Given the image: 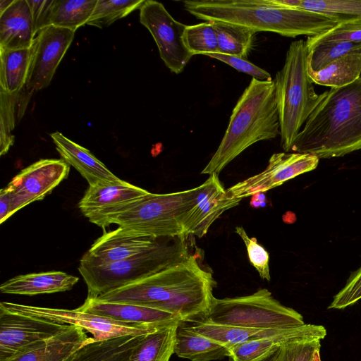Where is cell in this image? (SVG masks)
Returning a JSON list of instances; mask_svg holds the SVG:
<instances>
[{
  "mask_svg": "<svg viewBox=\"0 0 361 361\" xmlns=\"http://www.w3.org/2000/svg\"><path fill=\"white\" fill-rule=\"evenodd\" d=\"M78 310L104 318L127 323L161 324L181 321L175 315L147 307L109 302L97 298H88Z\"/></svg>",
  "mask_w": 361,
  "mask_h": 361,
  "instance_id": "obj_19",
  "label": "cell"
},
{
  "mask_svg": "<svg viewBox=\"0 0 361 361\" xmlns=\"http://www.w3.org/2000/svg\"><path fill=\"white\" fill-rule=\"evenodd\" d=\"M307 51V71L317 72L344 55L361 51V42H324L317 44Z\"/></svg>",
  "mask_w": 361,
  "mask_h": 361,
  "instance_id": "obj_33",
  "label": "cell"
},
{
  "mask_svg": "<svg viewBox=\"0 0 361 361\" xmlns=\"http://www.w3.org/2000/svg\"><path fill=\"white\" fill-rule=\"evenodd\" d=\"M200 186L194 205L181 222L183 235L188 238L190 235L203 237L215 220L240 202L228 195L216 173L209 175Z\"/></svg>",
  "mask_w": 361,
  "mask_h": 361,
  "instance_id": "obj_16",
  "label": "cell"
},
{
  "mask_svg": "<svg viewBox=\"0 0 361 361\" xmlns=\"http://www.w3.org/2000/svg\"><path fill=\"white\" fill-rule=\"evenodd\" d=\"M281 346L274 349L268 354L265 355L264 356L262 357L261 358H259L255 361H276L278 354L279 353Z\"/></svg>",
  "mask_w": 361,
  "mask_h": 361,
  "instance_id": "obj_44",
  "label": "cell"
},
{
  "mask_svg": "<svg viewBox=\"0 0 361 361\" xmlns=\"http://www.w3.org/2000/svg\"><path fill=\"white\" fill-rule=\"evenodd\" d=\"M215 284L212 273L191 254L177 264L96 298L156 309L190 322L207 314Z\"/></svg>",
  "mask_w": 361,
  "mask_h": 361,
  "instance_id": "obj_1",
  "label": "cell"
},
{
  "mask_svg": "<svg viewBox=\"0 0 361 361\" xmlns=\"http://www.w3.org/2000/svg\"><path fill=\"white\" fill-rule=\"evenodd\" d=\"M188 237H169L160 247L111 264L86 267L78 271L87 287L88 298L123 287L187 259L191 254Z\"/></svg>",
  "mask_w": 361,
  "mask_h": 361,
  "instance_id": "obj_6",
  "label": "cell"
},
{
  "mask_svg": "<svg viewBox=\"0 0 361 361\" xmlns=\"http://www.w3.org/2000/svg\"><path fill=\"white\" fill-rule=\"evenodd\" d=\"M141 336L125 335L100 341L92 338L63 361H128Z\"/></svg>",
  "mask_w": 361,
  "mask_h": 361,
  "instance_id": "obj_25",
  "label": "cell"
},
{
  "mask_svg": "<svg viewBox=\"0 0 361 361\" xmlns=\"http://www.w3.org/2000/svg\"><path fill=\"white\" fill-rule=\"evenodd\" d=\"M319 159L312 154L278 152L271 155L262 172L226 189L228 195L240 201L245 197L267 192L300 174L315 169Z\"/></svg>",
  "mask_w": 361,
  "mask_h": 361,
  "instance_id": "obj_11",
  "label": "cell"
},
{
  "mask_svg": "<svg viewBox=\"0 0 361 361\" xmlns=\"http://www.w3.org/2000/svg\"><path fill=\"white\" fill-rule=\"evenodd\" d=\"M77 276L51 271L16 276L0 286L2 293L35 295L69 290L78 283Z\"/></svg>",
  "mask_w": 361,
  "mask_h": 361,
  "instance_id": "obj_23",
  "label": "cell"
},
{
  "mask_svg": "<svg viewBox=\"0 0 361 361\" xmlns=\"http://www.w3.org/2000/svg\"><path fill=\"white\" fill-rule=\"evenodd\" d=\"M192 189L165 194L149 192L116 216L111 224L133 236L161 238L184 235L181 225L200 191Z\"/></svg>",
  "mask_w": 361,
  "mask_h": 361,
  "instance_id": "obj_7",
  "label": "cell"
},
{
  "mask_svg": "<svg viewBox=\"0 0 361 361\" xmlns=\"http://www.w3.org/2000/svg\"><path fill=\"white\" fill-rule=\"evenodd\" d=\"M61 159L73 166L83 178L89 186H96L120 181L88 149L67 138L59 132L50 135Z\"/></svg>",
  "mask_w": 361,
  "mask_h": 361,
  "instance_id": "obj_18",
  "label": "cell"
},
{
  "mask_svg": "<svg viewBox=\"0 0 361 361\" xmlns=\"http://www.w3.org/2000/svg\"><path fill=\"white\" fill-rule=\"evenodd\" d=\"M183 40L188 50L193 55L218 52L217 35L212 22L187 25Z\"/></svg>",
  "mask_w": 361,
  "mask_h": 361,
  "instance_id": "obj_36",
  "label": "cell"
},
{
  "mask_svg": "<svg viewBox=\"0 0 361 361\" xmlns=\"http://www.w3.org/2000/svg\"><path fill=\"white\" fill-rule=\"evenodd\" d=\"M187 322L198 334L228 349L242 343L276 335L288 329H255L229 326L215 324L200 318Z\"/></svg>",
  "mask_w": 361,
  "mask_h": 361,
  "instance_id": "obj_27",
  "label": "cell"
},
{
  "mask_svg": "<svg viewBox=\"0 0 361 361\" xmlns=\"http://www.w3.org/2000/svg\"><path fill=\"white\" fill-rule=\"evenodd\" d=\"M32 57V47L0 49V90L18 94L26 86Z\"/></svg>",
  "mask_w": 361,
  "mask_h": 361,
  "instance_id": "obj_28",
  "label": "cell"
},
{
  "mask_svg": "<svg viewBox=\"0 0 361 361\" xmlns=\"http://www.w3.org/2000/svg\"><path fill=\"white\" fill-rule=\"evenodd\" d=\"M23 90L18 94H8L0 90V155L8 152L14 143V136L12 135L17 118L20 119L23 115L26 106L23 102L29 99H24Z\"/></svg>",
  "mask_w": 361,
  "mask_h": 361,
  "instance_id": "obj_32",
  "label": "cell"
},
{
  "mask_svg": "<svg viewBox=\"0 0 361 361\" xmlns=\"http://www.w3.org/2000/svg\"><path fill=\"white\" fill-rule=\"evenodd\" d=\"M12 192L6 185L0 190V224L12 216Z\"/></svg>",
  "mask_w": 361,
  "mask_h": 361,
  "instance_id": "obj_43",
  "label": "cell"
},
{
  "mask_svg": "<svg viewBox=\"0 0 361 361\" xmlns=\"http://www.w3.org/2000/svg\"><path fill=\"white\" fill-rule=\"evenodd\" d=\"M212 23L217 35L218 53L246 59L257 32L240 25Z\"/></svg>",
  "mask_w": 361,
  "mask_h": 361,
  "instance_id": "obj_31",
  "label": "cell"
},
{
  "mask_svg": "<svg viewBox=\"0 0 361 361\" xmlns=\"http://www.w3.org/2000/svg\"><path fill=\"white\" fill-rule=\"evenodd\" d=\"M312 81L319 85L340 87L360 78L361 73V51L344 55L324 69L307 71Z\"/></svg>",
  "mask_w": 361,
  "mask_h": 361,
  "instance_id": "obj_29",
  "label": "cell"
},
{
  "mask_svg": "<svg viewBox=\"0 0 361 361\" xmlns=\"http://www.w3.org/2000/svg\"><path fill=\"white\" fill-rule=\"evenodd\" d=\"M201 319L215 324L255 329H286L305 324L299 312L283 305L266 288L246 296L214 297L209 312Z\"/></svg>",
  "mask_w": 361,
  "mask_h": 361,
  "instance_id": "obj_8",
  "label": "cell"
},
{
  "mask_svg": "<svg viewBox=\"0 0 361 361\" xmlns=\"http://www.w3.org/2000/svg\"><path fill=\"white\" fill-rule=\"evenodd\" d=\"M361 299V266L348 279L344 287L334 297L329 309H344Z\"/></svg>",
  "mask_w": 361,
  "mask_h": 361,
  "instance_id": "obj_40",
  "label": "cell"
},
{
  "mask_svg": "<svg viewBox=\"0 0 361 361\" xmlns=\"http://www.w3.org/2000/svg\"><path fill=\"white\" fill-rule=\"evenodd\" d=\"M145 0H97L87 25L103 28L140 9Z\"/></svg>",
  "mask_w": 361,
  "mask_h": 361,
  "instance_id": "obj_35",
  "label": "cell"
},
{
  "mask_svg": "<svg viewBox=\"0 0 361 361\" xmlns=\"http://www.w3.org/2000/svg\"><path fill=\"white\" fill-rule=\"evenodd\" d=\"M32 13L35 36L47 27V20L53 0H26Z\"/></svg>",
  "mask_w": 361,
  "mask_h": 361,
  "instance_id": "obj_42",
  "label": "cell"
},
{
  "mask_svg": "<svg viewBox=\"0 0 361 361\" xmlns=\"http://www.w3.org/2000/svg\"><path fill=\"white\" fill-rule=\"evenodd\" d=\"M307 55L305 41L292 42L283 66L273 80L280 121L281 145L285 152H290L302 126L322 98V94L314 91L307 73Z\"/></svg>",
  "mask_w": 361,
  "mask_h": 361,
  "instance_id": "obj_5",
  "label": "cell"
},
{
  "mask_svg": "<svg viewBox=\"0 0 361 361\" xmlns=\"http://www.w3.org/2000/svg\"><path fill=\"white\" fill-rule=\"evenodd\" d=\"M282 8L361 18V0H280Z\"/></svg>",
  "mask_w": 361,
  "mask_h": 361,
  "instance_id": "obj_34",
  "label": "cell"
},
{
  "mask_svg": "<svg viewBox=\"0 0 361 361\" xmlns=\"http://www.w3.org/2000/svg\"><path fill=\"white\" fill-rule=\"evenodd\" d=\"M0 307L21 314L79 326L91 333L95 341L125 335H142L170 323H127L94 315L81 311L78 308L74 310L50 308L9 302H1Z\"/></svg>",
  "mask_w": 361,
  "mask_h": 361,
  "instance_id": "obj_9",
  "label": "cell"
},
{
  "mask_svg": "<svg viewBox=\"0 0 361 361\" xmlns=\"http://www.w3.org/2000/svg\"><path fill=\"white\" fill-rule=\"evenodd\" d=\"M321 339L302 338L288 341L280 347L276 361H311L320 350Z\"/></svg>",
  "mask_w": 361,
  "mask_h": 361,
  "instance_id": "obj_38",
  "label": "cell"
},
{
  "mask_svg": "<svg viewBox=\"0 0 361 361\" xmlns=\"http://www.w3.org/2000/svg\"><path fill=\"white\" fill-rule=\"evenodd\" d=\"M329 41L361 42V18L344 19L331 29L314 37H308L306 42L309 49L318 43Z\"/></svg>",
  "mask_w": 361,
  "mask_h": 361,
  "instance_id": "obj_37",
  "label": "cell"
},
{
  "mask_svg": "<svg viewBox=\"0 0 361 361\" xmlns=\"http://www.w3.org/2000/svg\"><path fill=\"white\" fill-rule=\"evenodd\" d=\"M75 32L47 26L35 36L26 88L33 92L47 87L73 42Z\"/></svg>",
  "mask_w": 361,
  "mask_h": 361,
  "instance_id": "obj_15",
  "label": "cell"
},
{
  "mask_svg": "<svg viewBox=\"0 0 361 361\" xmlns=\"http://www.w3.org/2000/svg\"><path fill=\"white\" fill-rule=\"evenodd\" d=\"M311 361H322L320 357V350L316 352Z\"/></svg>",
  "mask_w": 361,
  "mask_h": 361,
  "instance_id": "obj_46",
  "label": "cell"
},
{
  "mask_svg": "<svg viewBox=\"0 0 361 361\" xmlns=\"http://www.w3.org/2000/svg\"><path fill=\"white\" fill-rule=\"evenodd\" d=\"M14 1V0H1L0 1V14L7 9Z\"/></svg>",
  "mask_w": 361,
  "mask_h": 361,
  "instance_id": "obj_45",
  "label": "cell"
},
{
  "mask_svg": "<svg viewBox=\"0 0 361 361\" xmlns=\"http://www.w3.org/2000/svg\"><path fill=\"white\" fill-rule=\"evenodd\" d=\"M149 193L123 180L89 186L78 203V208L91 223L104 231L116 216Z\"/></svg>",
  "mask_w": 361,
  "mask_h": 361,
  "instance_id": "obj_13",
  "label": "cell"
},
{
  "mask_svg": "<svg viewBox=\"0 0 361 361\" xmlns=\"http://www.w3.org/2000/svg\"><path fill=\"white\" fill-rule=\"evenodd\" d=\"M174 353L191 361H213L228 357L229 350L180 321L176 329Z\"/></svg>",
  "mask_w": 361,
  "mask_h": 361,
  "instance_id": "obj_24",
  "label": "cell"
},
{
  "mask_svg": "<svg viewBox=\"0 0 361 361\" xmlns=\"http://www.w3.org/2000/svg\"><path fill=\"white\" fill-rule=\"evenodd\" d=\"M205 56L224 62L239 72L251 75L252 78L260 80H272L271 75L267 71L250 62L245 58L218 52L207 54Z\"/></svg>",
  "mask_w": 361,
  "mask_h": 361,
  "instance_id": "obj_41",
  "label": "cell"
},
{
  "mask_svg": "<svg viewBox=\"0 0 361 361\" xmlns=\"http://www.w3.org/2000/svg\"><path fill=\"white\" fill-rule=\"evenodd\" d=\"M280 135L272 80L252 78L234 106L225 134L201 174L219 173L253 144Z\"/></svg>",
  "mask_w": 361,
  "mask_h": 361,
  "instance_id": "obj_4",
  "label": "cell"
},
{
  "mask_svg": "<svg viewBox=\"0 0 361 361\" xmlns=\"http://www.w3.org/2000/svg\"><path fill=\"white\" fill-rule=\"evenodd\" d=\"M360 149L361 78L322 93L320 102L298 133L290 151L329 159Z\"/></svg>",
  "mask_w": 361,
  "mask_h": 361,
  "instance_id": "obj_2",
  "label": "cell"
},
{
  "mask_svg": "<svg viewBox=\"0 0 361 361\" xmlns=\"http://www.w3.org/2000/svg\"><path fill=\"white\" fill-rule=\"evenodd\" d=\"M70 165L62 159H43L27 166L7 185L12 192V215L43 200L67 178Z\"/></svg>",
  "mask_w": 361,
  "mask_h": 361,
  "instance_id": "obj_14",
  "label": "cell"
},
{
  "mask_svg": "<svg viewBox=\"0 0 361 361\" xmlns=\"http://www.w3.org/2000/svg\"><path fill=\"white\" fill-rule=\"evenodd\" d=\"M140 22L151 33L165 66L173 73H180L192 56L184 44L186 25L177 21L164 6L147 0L140 8Z\"/></svg>",
  "mask_w": 361,
  "mask_h": 361,
  "instance_id": "obj_10",
  "label": "cell"
},
{
  "mask_svg": "<svg viewBox=\"0 0 361 361\" xmlns=\"http://www.w3.org/2000/svg\"><path fill=\"white\" fill-rule=\"evenodd\" d=\"M360 78H361V73H360Z\"/></svg>",
  "mask_w": 361,
  "mask_h": 361,
  "instance_id": "obj_47",
  "label": "cell"
},
{
  "mask_svg": "<svg viewBox=\"0 0 361 361\" xmlns=\"http://www.w3.org/2000/svg\"><path fill=\"white\" fill-rule=\"evenodd\" d=\"M183 6L200 20L237 25L256 32H271L293 38L319 35L350 18L279 7L269 0H188L183 1Z\"/></svg>",
  "mask_w": 361,
  "mask_h": 361,
  "instance_id": "obj_3",
  "label": "cell"
},
{
  "mask_svg": "<svg viewBox=\"0 0 361 361\" xmlns=\"http://www.w3.org/2000/svg\"><path fill=\"white\" fill-rule=\"evenodd\" d=\"M235 232L244 242L249 260L262 279L271 280L269 254L255 238H250L242 226H236Z\"/></svg>",
  "mask_w": 361,
  "mask_h": 361,
  "instance_id": "obj_39",
  "label": "cell"
},
{
  "mask_svg": "<svg viewBox=\"0 0 361 361\" xmlns=\"http://www.w3.org/2000/svg\"><path fill=\"white\" fill-rule=\"evenodd\" d=\"M97 0H53L47 26L63 27L75 32L87 25Z\"/></svg>",
  "mask_w": 361,
  "mask_h": 361,
  "instance_id": "obj_30",
  "label": "cell"
},
{
  "mask_svg": "<svg viewBox=\"0 0 361 361\" xmlns=\"http://www.w3.org/2000/svg\"><path fill=\"white\" fill-rule=\"evenodd\" d=\"M93 337L84 329L71 325L56 335L35 345L27 350L6 361H63L73 352Z\"/></svg>",
  "mask_w": 361,
  "mask_h": 361,
  "instance_id": "obj_22",
  "label": "cell"
},
{
  "mask_svg": "<svg viewBox=\"0 0 361 361\" xmlns=\"http://www.w3.org/2000/svg\"><path fill=\"white\" fill-rule=\"evenodd\" d=\"M176 321L162 325L141 336L128 361H169L174 353Z\"/></svg>",
  "mask_w": 361,
  "mask_h": 361,
  "instance_id": "obj_26",
  "label": "cell"
},
{
  "mask_svg": "<svg viewBox=\"0 0 361 361\" xmlns=\"http://www.w3.org/2000/svg\"><path fill=\"white\" fill-rule=\"evenodd\" d=\"M35 38L32 13L27 1L14 0L0 14V49L30 48Z\"/></svg>",
  "mask_w": 361,
  "mask_h": 361,
  "instance_id": "obj_21",
  "label": "cell"
},
{
  "mask_svg": "<svg viewBox=\"0 0 361 361\" xmlns=\"http://www.w3.org/2000/svg\"><path fill=\"white\" fill-rule=\"evenodd\" d=\"M70 326L0 307V361H6L27 350Z\"/></svg>",
  "mask_w": 361,
  "mask_h": 361,
  "instance_id": "obj_12",
  "label": "cell"
},
{
  "mask_svg": "<svg viewBox=\"0 0 361 361\" xmlns=\"http://www.w3.org/2000/svg\"><path fill=\"white\" fill-rule=\"evenodd\" d=\"M326 335V330L323 326L305 324L276 335L233 345L228 349V357L233 361H255L288 341L302 338L322 340Z\"/></svg>",
  "mask_w": 361,
  "mask_h": 361,
  "instance_id": "obj_20",
  "label": "cell"
},
{
  "mask_svg": "<svg viewBox=\"0 0 361 361\" xmlns=\"http://www.w3.org/2000/svg\"><path fill=\"white\" fill-rule=\"evenodd\" d=\"M169 237L133 236L122 233L118 228L104 231L82 255L80 266L94 267L126 259L160 247Z\"/></svg>",
  "mask_w": 361,
  "mask_h": 361,
  "instance_id": "obj_17",
  "label": "cell"
}]
</instances>
